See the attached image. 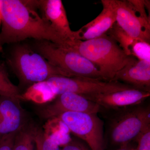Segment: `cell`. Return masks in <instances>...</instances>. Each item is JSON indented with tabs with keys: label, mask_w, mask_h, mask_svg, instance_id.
Returning a JSON list of instances; mask_svg holds the SVG:
<instances>
[{
	"label": "cell",
	"mask_w": 150,
	"mask_h": 150,
	"mask_svg": "<svg viewBox=\"0 0 150 150\" xmlns=\"http://www.w3.org/2000/svg\"><path fill=\"white\" fill-rule=\"evenodd\" d=\"M36 126L28 121L17 131L14 140L13 150H33Z\"/></svg>",
	"instance_id": "obj_15"
},
{
	"label": "cell",
	"mask_w": 150,
	"mask_h": 150,
	"mask_svg": "<svg viewBox=\"0 0 150 150\" xmlns=\"http://www.w3.org/2000/svg\"><path fill=\"white\" fill-rule=\"evenodd\" d=\"M61 150H91L83 141L78 138L71 139L69 142L65 145Z\"/></svg>",
	"instance_id": "obj_22"
},
{
	"label": "cell",
	"mask_w": 150,
	"mask_h": 150,
	"mask_svg": "<svg viewBox=\"0 0 150 150\" xmlns=\"http://www.w3.org/2000/svg\"><path fill=\"white\" fill-rule=\"evenodd\" d=\"M0 11L2 46L27 38L46 40L62 46L69 41L58 34L25 1L0 0Z\"/></svg>",
	"instance_id": "obj_1"
},
{
	"label": "cell",
	"mask_w": 150,
	"mask_h": 150,
	"mask_svg": "<svg viewBox=\"0 0 150 150\" xmlns=\"http://www.w3.org/2000/svg\"><path fill=\"white\" fill-rule=\"evenodd\" d=\"M46 81L56 97L65 93L84 96L111 93L129 89H136L121 82L108 81L98 79L79 77L56 76L49 78Z\"/></svg>",
	"instance_id": "obj_6"
},
{
	"label": "cell",
	"mask_w": 150,
	"mask_h": 150,
	"mask_svg": "<svg viewBox=\"0 0 150 150\" xmlns=\"http://www.w3.org/2000/svg\"><path fill=\"white\" fill-rule=\"evenodd\" d=\"M28 121L20 99L0 96V139L16 132Z\"/></svg>",
	"instance_id": "obj_13"
},
{
	"label": "cell",
	"mask_w": 150,
	"mask_h": 150,
	"mask_svg": "<svg viewBox=\"0 0 150 150\" xmlns=\"http://www.w3.org/2000/svg\"><path fill=\"white\" fill-rule=\"evenodd\" d=\"M82 96V95H81ZM102 109H118L141 104L150 96V92L129 89L111 93L82 96Z\"/></svg>",
	"instance_id": "obj_11"
},
{
	"label": "cell",
	"mask_w": 150,
	"mask_h": 150,
	"mask_svg": "<svg viewBox=\"0 0 150 150\" xmlns=\"http://www.w3.org/2000/svg\"><path fill=\"white\" fill-rule=\"evenodd\" d=\"M106 34L111 37L128 56H132L131 48L137 39L129 36L117 23H114Z\"/></svg>",
	"instance_id": "obj_16"
},
{
	"label": "cell",
	"mask_w": 150,
	"mask_h": 150,
	"mask_svg": "<svg viewBox=\"0 0 150 150\" xmlns=\"http://www.w3.org/2000/svg\"><path fill=\"white\" fill-rule=\"evenodd\" d=\"M36 150H61L60 147L45 134L43 129L36 126L34 137Z\"/></svg>",
	"instance_id": "obj_18"
},
{
	"label": "cell",
	"mask_w": 150,
	"mask_h": 150,
	"mask_svg": "<svg viewBox=\"0 0 150 150\" xmlns=\"http://www.w3.org/2000/svg\"><path fill=\"white\" fill-rule=\"evenodd\" d=\"M104 110L110 112L105 114V144L109 142L118 148L128 144L136 140L150 126L149 105L146 106L141 103L123 108Z\"/></svg>",
	"instance_id": "obj_3"
},
{
	"label": "cell",
	"mask_w": 150,
	"mask_h": 150,
	"mask_svg": "<svg viewBox=\"0 0 150 150\" xmlns=\"http://www.w3.org/2000/svg\"><path fill=\"white\" fill-rule=\"evenodd\" d=\"M16 132L8 134L0 139V150H13L14 140Z\"/></svg>",
	"instance_id": "obj_23"
},
{
	"label": "cell",
	"mask_w": 150,
	"mask_h": 150,
	"mask_svg": "<svg viewBox=\"0 0 150 150\" xmlns=\"http://www.w3.org/2000/svg\"><path fill=\"white\" fill-rule=\"evenodd\" d=\"M103 9L100 13L80 29L75 31V40L84 41L105 34L116 22L114 0H102Z\"/></svg>",
	"instance_id": "obj_12"
},
{
	"label": "cell",
	"mask_w": 150,
	"mask_h": 150,
	"mask_svg": "<svg viewBox=\"0 0 150 150\" xmlns=\"http://www.w3.org/2000/svg\"><path fill=\"white\" fill-rule=\"evenodd\" d=\"M35 48L47 61L67 73L70 77L103 80L99 71L91 62L69 48L46 40L38 41Z\"/></svg>",
	"instance_id": "obj_5"
},
{
	"label": "cell",
	"mask_w": 150,
	"mask_h": 150,
	"mask_svg": "<svg viewBox=\"0 0 150 150\" xmlns=\"http://www.w3.org/2000/svg\"><path fill=\"white\" fill-rule=\"evenodd\" d=\"M70 131L87 144L91 150H105L104 123L96 113L68 112L58 117Z\"/></svg>",
	"instance_id": "obj_7"
},
{
	"label": "cell",
	"mask_w": 150,
	"mask_h": 150,
	"mask_svg": "<svg viewBox=\"0 0 150 150\" xmlns=\"http://www.w3.org/2000/svg\"><path fill=\"white\" fill-rule=\"evenodd\" d=\"M137 150H150V126H148L137 138Z\"/></svg>",
	"instance_id": "obj_21"
},
{
	"label": "cell",
	"mask_w": 150,
	"mask_h": 150,
	"mask_svg": "<svg viewBox=\"0 0 150 150\" xmlns=\"http://www.w3.org/2000/svg\"><path fill=\"white\" fill-rule=\"evenodd\" d=\"M1 25V11H0V25ZM3 51V47L0 44V52H2Z\"/></svg>",
	"instance_id": "obj_25"
},
{
	"label": "cell",
	"mask_w": 150,
	"mask_h": 150,
	"mask_svg": "<svg viewBox=\"0 0 150 150\" xmlns=\"http://www.w3.org/2000/svg\"><path fill=\"white\" fill-rule=\"evenodd\" d=\"M114 1L116 23L131 37L150 44V21L139 16L129 1Z\"/></svg>",
	"instance_id": "obj_9"
},
{
	"label": "cell",
	"mask_w": 150,
	"mask_h": 150,
	"mask_svg": "<svg viewBox=\"0 0 150 150\" xmlns=\"http://www.w3.org/2000/svg\"><path fill=\"white\" fill-rule=\"evenodd\" d=\"M111 81H123L134 88L150 92V61L139 60L116 73Z\"/></svg>",
	"instance_id": "obj_14"
},
{
	"label": "cell",
	"mask_w": 150,
	"mask_h": 150,
	"mask_svg": "<svg viewBox=\"0 0 150 150\" xmlns=\"http://www.w3.org/2000/svg\"><path fill=\"white\" fill-rule=\"evenodd\" d=\"M149 43L137 40L131 48L132 56H136L139 60L150 61Z\"/></svg>",
	"instance_id": "obj_19"
},
{
	"label": "cell",
	"mask_w": 150,
	"mask_h": 150,
	"mask_svg": "<svg viewBox=\"0 0 150 150\" xmlns=\"http://www.w3.org/2000/svg\"><path fill=\"white\" fill-rule=\"evenodd\" d=\"M21 96L18 87L11 81L5 67L0 63V96L21 100Z\"/></svg>",
	"instance_id": "obj_17"
},
{
	"label": "cell",
	"mask_w": 150,
	"mask_h": 150,
	"mask_svg": "<svg viewBox=\"0 0 150 150\" xmlns=\"http://www.w3.org/2000/svg\"><path fill=\"white\" fill-rule=\"evenodd\" d=\"M33 8L40 10L42 18L62 37L67 40H76L75 31L70 27L66 10L61 0L25 1Z\"/></svg>",
	"instance_id": "obj_10"
},
{
	"label": "cell",
	"mask_w": 150,
	"mask_h": 150,
	"mask_svg": "<svg viewBox=\"0 0 150 150\" xmlns=\"http://www.w3.org/2000/svg\"><path fill=\"white\" fill-rule=\"evenodd\" d=\"M134 10L142 18L150 21V16L148 15L146 10H150V1L145 0H128Z\"/></svg>",
	"instance_id": "obj_20"
},
{
	"label": "cell",
	"mask_w": 150,
	"mask_h": 150,
	"mask_svg": "<svg viewBox=\"0 0 150 150\" xmlns=\"http://www.w3.org/2000/svg\"><path fill=\"white\" fill-rule=\"evenodd\" d=\"M8 62L21 83L29 86L53 76L70 77L67 73L26 45L16 47L12 52Z\"/></svg>",
	"instance_id": "obj_4"
},
{
	"label": "cell",
	"mask_w": 150,
	"mask_h": 150,
	"mask_svg": "<svg viewBox=\"0 0 150 150\" xmlns=\"http://www.w3.org/2000/svg\"><path fill=\"white\" fill-rule=\"evenodd\" d=\"M134 146H132L130 143L122 146L118 148L117 149L115 150H132V149L134 147Z\"/></svg>",
	"instance_id": "obj_24"
},
{
	"label": "cell",
	"mask_w": 150,
	"mask_h": 150,
	"mask_svg": "<svg viewBox=\"0 0 150 150\" xmlns=\"http://www.w3.org/2000/svg\"><path fill=\"white\" fill-rule=\"evenodd\" d=\"M50 102L38 109V113L41 119L49 120L68 112L97 114L101 109L96 103L72 93L62 94Z\"/></svg>",
	"instance_id": "obj_8"
},
{
	"label": "cell",
	"mask_w": 150,
	"mask_h": 150,
	"mask_svg": "<svg viewBox=\"0 0 150 150\" xmlns=\"http://www.w3.org/2000/svg\"><path fill=\"white\" fill-rule=\"evenodd\" d=\"M132 150H137V147H134L132 149Z\"/></svg>",
	"instance_id": "obj_26"
},
{
	"label": "cell",
	"mask_w": 150,
	"mask_h": 150,
	"mask_svg": "<svg viewBox=\"0 0 150 150\" xmlns=\"http://www.w3.org/2000/svg\"><path fill=\"white\" fill-rule=\"evenodd\" d=\"M64 46L79 53L96 67L103 80L111 81L116 73L127 65L137 63L118 43L105 33L99 37L81 41L70 40Z\"/></svg>",
	"instance_id": "obj_2"
}]
</instances>
